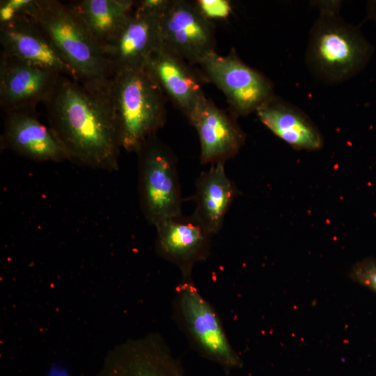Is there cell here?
I'll list each match as a JSON object with an SVG mask.
<instances>
[{
  "label": "cell",
  "instance_id": "obj_1",
  "mask_svg": "<svg viewBox=\"0 0 376 376\" xmlns=\"http://www.w3.org/2000/svg\"><path fill=\"white\" fill-rule=\"evenodd\" d=\"M44 104L49 127L68 160L94 169H118L120 135L107 92L62 76Z\"/></svg>",
  "mask_w": 376,
  "mask_h": 376
},
{
  "label": "cell",
  "instance_id": "obj_2",
  "mask_svg": "<svg viewBox=\"0 0 376 376\" xmlns=\"http://www.w3.org/2000/svg\"><path fill=\"white\" fill-rule=\"evenodd\" d=\"M315 4L319 15L310 31L306 64L322 82L345 81L364 68L373 47L357 26L340 16V1H318Z\"/></svg>",
  "mask_w": 376,
  "mask_h": 376
},
{
  "label": "cell",
  "instance_id": "obj_3",
  "mask_svg": "<svg viewBox=\"0 0 376 376\" xmlns=\"http://www.w3.org/2000/svg\"><path fill=\"white\" fill-rule=\"evenodd\" d=\"M26 15L43 29L70 65L77 80L95 91L107 92L113 73L102 49L67 3L33 0Z\"/></svg>",
  "mask_w": 376,
  "mask_h": 376
},
{
  "label": "cell",
  "instance_id": "obj_4",
  "mask_svg": "<svg viewBox=\"0 0 376 376\" xmlns=\"http://www.w3.org/2000/svg\"><path fill=\"white\" fill-rule=\"evenodd\" d=\"M107 94L121 148L136 153L164 126L167 97L146 66L113 74Z\"/></svg>",
  "mask_w": 376,
  "mask_h": 376
},
{
  "label": "cell",
  "instance_id": "obj_5",
  "mask_svg": "<svg viewBox=\"0 0 376 376\" xmlns=\"http://www.w3.org/2000/svg\"><path fill=\"white\" fill-rule=\"evenodd\" d=\"M173 308L178 324L203 357L226 372L242 367V361L230 345L219 315L192 278L182 279L176 286Z\"/></svg>",
  "mask_w": 376,
  "mask_h": 376
},
{
  "label": "cell",
  "instance_id": "obj_6",
  "mask_svg": "<svg viewBox=\"0 0 376 376\" xmlns=\"http://www.w3.org/2000/svg\"><path fill=\"white\" fill-rule=\"evenodd\" d=\"M136 153L139 200L148 221L156 226L182 216L176 159L171 149L155 134Z\"/></svg>",
  "mask_w": 376,
  "mask_h": 376
},
{
  "label": "cell",
  "instance_id": "obj_7",
  "mask_svg": "<svg viewBox=\"0 0 376 376\" xmlns=\"http://www.w3.org/2000/svg\"><path fill=\"white\" fill-rule=\"evenodd\" d=\"M198 65L205 80L224 94L235 116L256 112L274 96L272 81L244 63L234 50L226 56L212 52Z\"/></svg>",
  "mask_w": 376,
  "mask_h": 376
},
{
  "label": "cell",
  "instance_id": "obj_8",
  "mask_svg": "<svg viewBox=\"0 0 376 376\" xmlns=\"http://www.w3.org/2000/svg\"><path fill=\"white\" fill-rule=\"evenodd\" d=\"M168 0L136 1L134 10L103 49L113 73L140 68L162 45L161 17Z\"/></svg>",
  "mask_w": 376,
  "mask_h": 376
},
{
  "label": "cell",
  "instance_id": "obj_9",
  "mask_svg": "<svg viewBox=\"0 0 376 376\" xmlns=\"http://www.w3.org/2000/svg\"><path fill=\"white\" fill-rule=\"evenodd\" d=\"M162 45L194 65L216 52L215 29L195 1L169 0L161 17Z\"/></svg>",
  "mask_w": 376,
  "mask_h": 376
},
{
  "label": "cell",
  "instance_id": "obj_10",
  "mask_svg": "<svg viewBox=\"0 0 376 376\" xmlns=\"http://www.w3.org/2000/svg\"><path fill=\"white\" fill-rule=\"evenodd\" d=\"M97 376H185L164 340L150 334L117 345L107 356Z\"/></svg>",
  "mask_w": 376,
  "mask_h": 376
},
{
  "label": "cell",
  "instance_id": "obj_11",
  "mask_svg": "<svg viewBox=\"0 0 376 376\" xmlns=\"http://www.w3.org/2000/svg\"><path fill=\"white\" fill-rule=\"evenodd\" d=\"M60 73L22 61L3 51L0 55V105L5 113L36 109L55 90Z\"/></svg>",
  "mask_w": 376,
  "mask_h": 376
},
{
  "label": "cell",
  "instance_id": "obj_12",
  "mask_svg": "<svg viewBox=\"0 0 376 376\" xmlns=\"http://www.w3.org/2000/svg\"><path fill=\"white\" fill-rule=\"evenodd\" d=\"M1 50L22 61L77 81L75 72L40 24L21 15L0 23Z\"/></svg>",
  "mask_w": 376,
  "mask_h": 376
},
{
  "label": "cell",
  "instance_id": "obj_13",
  "mask_svg": "<svg viewBox=\"0 0 376 376\" xmlns=\"http://www.w3.org/2000/svg\"><path fill=\"white\" fill-rule=\"evenodd\" d=\"M146 67L168 97L187 120L206 96L201 71L162 45L148 58Z\"/></svg>",
  "mask_w": 376,
  "mask_h": 376
},
{
  "label": "cell",
  "instance_id": "obj_14",
  "mask_svg": "<svg viewBox=\"0 0 376 376\" xmlns=\"http://www.w3.org/2000/svg\"><path fill=\"white\" fill-rule=\"evenodd\" d=\"M235 116L206 97L188 120L198 135L202 164L225 162L238 153L245 134Z\"/></svg>",
  "mask_w": 376,
  "mask_h": 376
},
{
  "label": "cell",
  "instance_id": "obj_15",
  "mask_svg": "<svg viewBox=\"0 0 376 376\" xmlns=\"http://www.w3.org/2000/svg\"><path fill=\"white\" fill-rule=\"evenodd\" d=\"M1 148L37 162L68 159L63 148L49 127L38 119L36 109L6 113Z\"/></svg>",
  "mask_w": 376,
  "mask_h": 376
},
{
  "label": "cell",
  "instance_id": "obj_16",
  "mask_svg": "<svg viewBox=\"0 0 376 376\" xmlns=\"http://www.w3.org/2000/svg\"><path fill=\"white\" fill-rule=\"evenodd\" d=\"M157 228L156 249L176 265L182 279H191L192 269L210 254V235L192 217L169 219Z\"/></svg>",
  "mask_w": 376,
  "mask_h": 376
},
{
  "label": "cell",
  "instance_id": "obj_17",
  "mask_svg": "<svg viewBox=\"0 0 376 376\" xmlns=\"http://www.w3.org/2000/svg\"><path fill=\"white\" fill-rule=\"evenodd\" d=\"M262 123L295 149L315 150L322 147L321 134L301 109L276 96L257 111Z\"/></svg>",
  "mask_w": 376,
  "mask_h": 376
},
{
  "label": "cell",
  "instance_id": "obj_18",
  "mask_svg": "<svg viewBox=\"0 0 376 376\" xmlns=\"http://www.w3.org/2000/svg\"><path fill=\"white\" fill-rule=\"evenodd\" d=\"M225 162L211 164L199 175L194 200L196 208L192 217L210 235L222 226L224 217L237 194L233 182L227 176Z\"/></svg>",
  "mask_w": 376,
  "mask_h": 376
},
{
  "label": "cell",
  "instance_id": "obj_19",
  "mask_svg": "<svg viewBox=\"0 0 376 376\" xmlns=\"http://www.w3.org/2000/svg\"><path fill=\"white\" fill-rule=\"evenodd\" d=\"M135 2L132 0H78L70 1L67 4L103 50L131 15Z\"/></svg>",
  "mask_w": 376,
  "mask_h": 376
},
{
  "label": "cell",
  "instance_id": "obj_20",
  "mask_svg": "<svg viewBox=\"0 0 376 376\" xmlns=\"http://www.w3.org/2000/svg\"><path fill=\"white\" fill-rule=\"evenodd\" d=\"M350 277L376 292V260L366 258L357 263L350 271Z\"/></svg>",
  "mask_w": 376,
  "mask_h": 376
},
{
  "label": "cell",
  "instance_id": "obj_21",
  "mask_svg": "<svg viewBox=\"0 0 376 376\" xmlns=\"http://www.w3.org/2000/svg\"><path fill=\"white\" fill-rule=\"evenodd\" d=\"M196 6L209 19H225L231 12V4L227 0H197Z\"/></svg>",
  "mask_w": 376,
  "mask_h": 376
},
{
  "label": "cell",
  "instance_id": "obj_22",
  "mask_svg": "<svg viewBox=\"0 0 376 376\" xmlns=\"http://www.w3.org/2000/svg\"><path fill=\"white\" fill-rule=\"evenodd\" d=\"M33 0H1L0 23L21 15H26Z\"/></svg>",
  "mask_w": 376,
  "mask_h": 376
}]
</instances>
